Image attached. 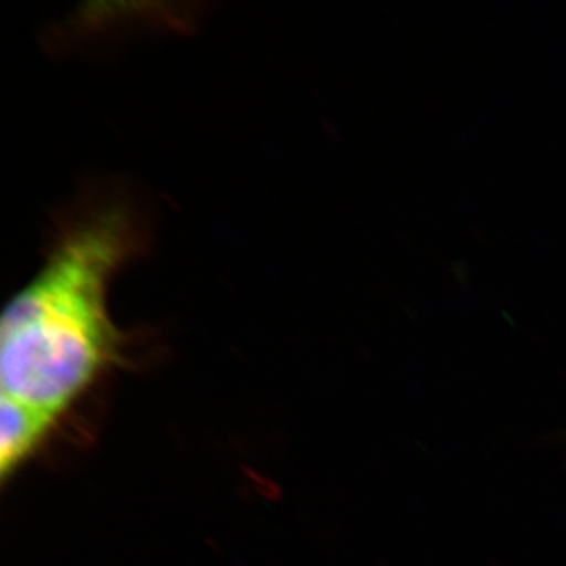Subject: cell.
<instances>
[{
    "instance_id": "1",
    "label": "cell",
    "mask_w": 566,
    "mask_h": 566,
    "mask_svg": "<svg viewBox=\"0 0 566 566\" xmlns=\"http://www.w3.org/2000/svg\"><path fill=\"white\" fill-rule=\"evenodd\" d=\"M139 202L95 189L63 211L43 263L0 322V411L51 439L62 420L115 367L132 338L109 308L112 282L147 252Z\"/></svg>"
}]
</instances>
